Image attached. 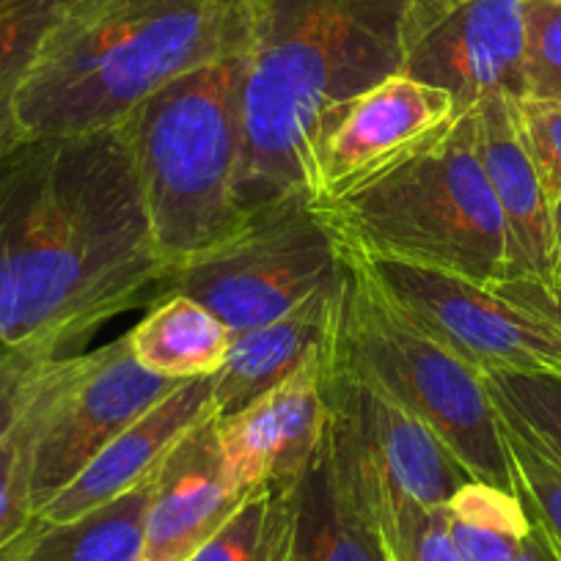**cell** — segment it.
Wrapping results in <instances>:
<instances>
[{"label":"cell","instance_id":"obj_1","mask_svg":"<svg viewBox=\"0 0 561 561\" xmlns=\"http://www.w3.org/2000/svg\"><path fill=\"white\" fill-rule=\"evenodd\" d=\"M169 280L122 124L0 147V350L67 353Z\"/></svg>","mask_w":561,"mask_h":561},{"label":"cell","instance_id":"obj_2","mask_svg":"<svg viewBox=\"0 0 561 561\" xmlns=\"http://www.w3.org/2000/svg\"><path fill=\"white\" fill-rule=\"evenodd\" d=\"M408 0H248L242 47L245 213L314 198L320 154L350 105L402 69Z\"/></svg>","mask_w":561,"mask_h":561},{"label":"cell","instance_id":"obj_3","mask_svg":"<svg viewBox=\"0 0 561 561\" xmlns=\"http://www.w3.org/2000/svg\"><path fill=\"white\" fill-rule=\"evenodd\" d=\"M248 0H80L14 96L20 138L94 133L180 75L245 47Z\"/></svg>","mask_w":561,"mask_h":561},{"label":"cell","instance_id":"obj_4","mask_svg":"<svg viewBox=\"0 0 561 561\" xmlns=\"http://www.w3.org/2000/svg\"><path fill=\"white\" fill-rule=\"evenodd\" d=\"M344 253L440 270L495 287L510 280L504 218L477 154V111L355 185L314 198Z\"/></svg>","mask_w":561,"mask_h":561},{"label":"cell","instance_id":"obj_5","mask_svg":"<svg viewBox=\"0 0 561 561\" xmlns=\"http://www.w3.org/2000/svg\"><path fill=\"white\" fill-rule=\"evenodd\" d=\"M118 124L154 245L174 275L234 234L248 215L240 202L242 50L180 75Z\"/></svg>","mask_w":561,"mask_h":561},{"label":"cell","instance_id":"obj_6","mask_svg":"<svg viewBox=\"0 0 561 561\" xmlns=\"http://www.w3.org/2000/svg\"><path fill=\"white\" fill-rule=\"evenodd\" d=\"M328 360L369 380L424 421L468 477L515 490L482 371L402 320L353 256H347L342 317Z\"/></svg>","mask_w":561,"mask_h":561},{"label":"cell","instance_id":"obj_7","mask_svg":"<svg viewBox=\"0 0 561 561\" xmlns=\"http://www.w3.org/2000/svg\"><path fill=\"white\" fill-rule=\"evenodd\" d=\"M322 455L355 506L377 526L388 553L424 512L444 506L471 477L444 440L344 366L325 364Z\"/></svg>","mask_w":561,"mask_h":561},{"label":"cell","instance_id":"obj_8","mask_svg":"<svg viewBox=\"0 0 561 561\" xmlns=\"http://www.w3.org/2000/svg\"><path fill=\"white\" fill-rule=\"evenodd\" d=\"M347 273V256L311 196L259 204L240 229L171 275L165 293L191 295L229 325L251 331L287 314Z\"/></svg>","mask_w":561,"mask_h":561},{"label":"cell","instance_id":"obj_9","mask_svg":"<svg viewBox=\"0 0 561 561\" xmlns=\"http://www.w3.org/2000/svg\"><path fill=\"white\" fill-rule=\"evenodd\" d=\"M353 259L402 320L482 375L561 377V333L493 287L440 270Z\"/></svg>","mask_w":561,"mask_h":561},{"label":"cell","instance_id":"obj_10","mask_svg":"<svg viewBox=\"0 0 561 561\" xmlns=\"http://www.w3.org/2000/svg\"><path fill=\"white\" fill-rule=\"evenodd\" d=\"M399 75L446 91L457 113L526 96V0H408Z\"/></svg>","mask_w":561,"mask_h":561},{"label":"cell","instance_id":"obj_11","mask_svg":"<svg viewBox=\"0 0 561 561\" xmlns=\"http://www.w3.org/2000/svg\"><path fill=\"white\" fill-rule=\"evenodd\" d=\"M180 382L185 380L144 369L129 353L127 336L78 355L36 440L31 477L34 515Z\"/></svg>","mask_w":561,"mask_h":561},{"label":"cell","instance_id":"obj_12","mask_svg":"<svg viewBox=\"0 0 561 561\" xmlns=\"http://www.w3.org/2000/svg\"><path fill=\"white\" fill-rule=\"evenodd\" d=\"M325 364L328 353H320L237 413L218 415L224 468L234 488L300 482L309 471L325 438Z\"/></svg>","mask_w":561,"mask_h":561},{"label":"cell","instance_id":"obj_13","mask_svg":"<svg viewBox=\"0 0 561 561\" xmlns=\"http://www.w3.org/2000/svg\"><path fill=\"white\" fill-rule=\"evenodd\" d=\"M251 493L226 477L218 413L207 415L154 471L140 561H187Z\"/></svg>","mask_w":561,"mask_h":561},{"label":"cell","instance_id":"obj_14","mask_svg":"<svg viewBox=\"0 0 561 561\" xmlns=\"http://www.w3.org/2000/svg\"><path fill=\"white\" fill-rule=\"evenodd\" d=\"M455 116L457 107L446 91L408 75H391L360 94L328 135L314 198L366 180L419 147Z\"/></svg>","mask_w":561,"mask_h":561},{"label":"cell","instance_id":"obj_15","mask_svg":"<svg viewBox=\"0 0 561 561\" xmlns=\"http://www.w3.org/2000/svg\"><path fill=\"white\" fill-rule=\"evenodd\" d=\"M213 413V375L180 382L163 402L116 435L36 517L72 520L147 484L169 451Z\"/></svg>","mask_w":561,"mask_h":561},{"label":"cell","instance_id":"obj_16","mask_svg":"<svg viewBox=\"0 0 561 561\" xmlns=\"http://www.w3.org/2000/svg\"><path fill=\"white\" fill-rule=\"evenodd\" d=\"M75 358L50 347L0 350V548L34 520L36 440Z\"/></svg>","mask_w":561,"mask_h":561},{"label":"cell","instance_id":"obj_17","mask_svg":"<svg viewBox=\"0 0 561 561\" xmlns=\"http://www.w3.org/2000/svg\"><path fill=\"white\" fill-rule=\"evenodd\" d=\"M515 100L477 105V154L501 209L510 242V280L556 278L550 198L515 127Z\"/></svg>","mask_w":561,"mask_h":561},{"label":"cell","instance_id":"obj_18","mask_svg":"<svg viewBox=\"0 0 561 561\" xmlns=\"http://www.w3.org/2000/svg\"><path fill=\"white\" fill-rule=\"evenodd\" d=\"M344 278L333 287L317 289L287 314L234 333L224 366L213 375L215 413H237L259 393L304 369L311 358L328 353L342 317Z\"/></svg>","mask_w":561,"mask_h":561},{"label":"cell","instance_id":"obj_19","mask_svg":"<svg viewBox=\"0 0 561 561\" xmlns=\"http://www.w3.org/2000/svg\"><path fill=\"white\" fill-rule=\"evenodd\" d=\"M147 484L72 520L36 517L0 548V561H140Z\"/></svg>","mask_w":561,"mask_h":561},{"label":"cell","instance_id":"obj_20","mask_svg":"<svg viewBox=\"0 0 561 561\" xmlns=\"http://www.w3.org/2000/svg\"><path fill=\"white\" fill-rule=\"evenodd\" d=\"M124 336L144 369L169 380H193L224 366L234 333L191 295L163 293Z\"/></svg>","mask_w":561,"mask_h":561},{"label":"cell","instance_id":"obj_21","mask_svg":"<svg viewBox=\"0 0 561 561\" xmlns=\"http://www.w3.org/2000/svg\"><path fill=\"white\" fill-rule=\"evenodd\" d=\"M298 501L295 561H391L386 539L336 482L322 446L300 479Z\"/></svg>","mask_w":561,"mask_h":561},{"label":"cell","instance_id":"obj_22","mask_svg":"<svg viewBox=\"0 0 561 561\" xmlns=\"http://www.w3.org/2000/svg\"><path fill=\"white\" fill-rule=\"evenodd\" d=\"M298 488L300 482L256 488L187 561H295Z\"/></svg>","mask_w":561,"mask_h":561},{"label":"cell","instance_id":"obj_23","mask_svg":"<svg viewBox=\"0 0 561 561\" xmlns=\"http://www.w3.org/2000/svg\"><path fill=\"white\" fill-rule=\"evenodd\" d=\"M446 528L460 561H515L531 534V515L515 490L462 484L444 504Z\"/></svg>","mask_w":561,"mask_h":561},{"label":"cell","instance_id":"obj_24","mask_svg":"<svg viewBox=\"0 0 561 561\" xmlns=\"http://www.w3.org/2000/svg\"><path fill=\"white\" fill-rule=\"evenodd\" d=\"M80 0H0V147L20 138L14 96L45 42Z\"/></svg>","mask_w":561,"mask_h":561},{"label":"cell","instance_id":"obj_25","mask_svg":"<svg viewBox=\"0 0 561 561\" xmlns=\"http://www.w3.org/2000/svg\"><path fill=\"white\" fill-rule=\"evenodd\" d=\"M482 380L501 421L561 466V377L484 371Z\"/></svg>","mask_w":561,"mask_h":561},{"label":"cell","instance_id":"obj_26","mask_svg":"<svg viewBox=\"0 0 561 561\" xmlns=\"http://www.w3.org/2000/svg\"><path fill=\"white\" fill-rule=\"evenodd\" d=\"M499 424L506 460H510L512 488L526 504L528 515L542 523L545 531L561 545V466H556L537 446L517 435L506 421H501V415Z\"/></svg>","mask_w":561,"mask_h":561},{"label":"cell","instance_id":"obj_27","mask_svg":"<svg viewBox=\"0 0 561 561\" xmlns=\"http://www.w3.org/2000/svg\"><path fill=\"white\" fill-rule=\"evenodd\" d=\"M526 96L561 105V0H526Z\"/></svg>","mask_w":561,"mask_h":561},{"label":"cell","instance_id":"obj_28","mask_svg":"<svg viewBox=\"0 0 561 561\" xmlns=\"http://www.w3.org/2000/svg\"><path fill=\"white\" fill-rule=\"evenodd\" d=\"M515 127L537 169L548 198L561 193V105L539 100H515Z\"/></svg>","mask_w":561,"mask_h":561},{"label":"cell","instance_id":"obj_29","mask_svg":"<svg viewBox=\"0 0 561 561\" xmlns=\"http://www.w3.org/2000/svg\"><path fill=\"white\" fill-rule=\"evenodd\" d=\"M391 561H460L446 528V510H430L404 531Z\"/></svg>","mask_w":561,"mask_h":561},{"label":"cell","instance_id":"obj_30","mask_svg":"<svg viewBox=\"0 0 561 561\" xmlns=\"http://www.w3.org/2000/svg\"><path fill=\"white\" fill-rule=\"evenodd\" d=\"M493 289L561 333V278L501 280Z\"/></svg>","mask_w":561,"mask_h":561},{"label":"cell","instance_id":"obj_31","mask_svg":"<svg viewBox=\"0 0 561 561\" xmlns=\"http://www.w3.org/2000/svg\"><path fill=\"white\" fill-rule=\"evenodd\" d=\"M531 534H528V542L523 548V553L517 556L515 561H559V553H556V545L550 539V534L545 531L542 523H537L531 517Z\"/></svg>","mask_w":561,"mask_h":561},{"label":"cell","instance_id":"obj_32","mask_svg":"<svg viewBox=\"0 0 561 561\" xmlns=\"http://www.w3.org/2000/svg\"><path fill=\"white\" fill-rule=\"evenodd\" d=\"M550 226H553V251H556V278H561V193L550 198Z\"/></svg>","mask_w":561,"mask_h":561},{"label":"cell","instance_id":"obj_33","mask_svg":"<svg viewBox=\"0 0 561 561\" xmlns=\"http://www.w3.org/2000/svg\"><path fill=\"white\" fill-rule=\"evenodd\" d=\"M550 539H553V537H550ZM553 545H556V553H559V561H561V545L556 542V539H553Z\"/></svg>","mask_w":561,"mask_h":561}]
</instances>
